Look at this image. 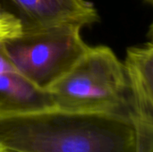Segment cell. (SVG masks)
Returning a JSON list of instances; mask_svg holds the SVG:
<instances>
[{
  "instance_id": "obj_1",
  "label": "cell",
  "mask_w": 153,
  "mask_h": 152,
  "mask_svg": "<svg viewBox=\"0 0 153 152\" xmlns=\"http://www.w3.org/2000/svg\"><path fill=\"white\" fill-rule=\"evenodd\" d=\"M0 147L20 152H136L128 116L52 108L0 116Z\"/></svg>"
},
{
  "instance_id": "obj_2",
  "label": "cell",
  "mask_w": 153,
  "mask_h": 152,
  "mask_svg": "<svg viewBox=\"0 0 153 152\" xmlns=\"http://www.w3.org/2000/svg\"><path fill=\"white\" fill-rule=\"evenodd\" d=\"M47 90L55 107L60 109L129 114L124 65L106 46L90 47L77 63Z\"/></svg>"
},
{
  "instance_id": "obj_3",
  "label": "cell",
  "mask_w": 153,
  "mask_h": 152,
  "mask_svg": "<svg viewBox=\"0 0 153 152\" xmlns=\"http://www.w3.org/2000/svg\"><path fill=\"white\" fill-rule=\"evenodd\" d=\"M73 22L56 23L22 31L3 41L13 65L36 86L48 90L63 77L90 47Z\"/></svg>"
},
{
  "instance_id": "obj_4",
  "label": "cell",
  "mask_w": 153,
  "mask_h": 152,
  "mask_svg": "<svg viewBox=\"0 0 153 152\" xmlns=\"http://www.w3.org/2000/svg\"><path fill=\"white\" fill-rule=\"evenodd\" d=\"M0 8L20 23L22 31L62 22L84 27L99 21L96 8L86 0H0Z\"/></svg>"
},
{
  "instance_id": "obj_5",
  "label": "cell",
  "mask_w": 153,
  "mask_h": 152,
  "mask_svg": "<svg viewBox=\"0 0 153 152\" xmlns=\"http://www.w3.org/2000/svg\"><path fill=\"white\" fill-rule=\"evenodd\" d=\"M56 108L47 90L27 80L6 56L0 42V116Z\"/></svg>"
},
{
  "instance_id": "obj_6",
  "label": "cell",
  "mask_w": 153,
  "mask_h": 152,
  "mask_svg": "<svg viewBox=\"0 0 153 152\" xmlns=\"http://www.w3.org/2000/svg\"><path fill=\"white\" fill-rule=\"evenodd\" d=\"M124 68L128 88L129 117L153 124V44L127 48Z\"/></svg>"
},
{
  "instance_id": "obj_7",
  "label": "cell",
  "mask_w": 153,
  "mask_h": 152,
  "mask_svg": "<svg viewBox=\"0 0 153 152\" xmlns=\"http://www.w3.org/2000/svg\"><path fill=\"white\" fill-rule=\"evenodd\" d=\"M133 123L136 131V152H153L152 123L143 121H133Z\"/></svg>"
},
{
  "instance_id": "obj_8",
  "label": "cell",
  "mask_w": 153,
  "mask_h": 152,
  "mask_svg": "<svg viewBox=\"0 0 153 152\" xmlns=\"http://www.w3.org/2000/svg\"><path fill=\"white\" fill-rule=\"evenodd\" d=\"M22 32L20 23L0 8V42Z\"/></svg>"
},
{
  "instance_id": "obj_9",
  "label": "cell",
  "mask_w": 153,
  "mask_h": 152,
  "mask_svg": "<svg viewBox=\"0 0 153 152\" xmlns=\"http://www.w3.org/2000/svg\"><path fill=\"white\" fill-rule=\"evenodd\" d=\"M0 152H20L14 150H11V149H7V148H4V147H0Z\"/></svg>"
},
{
  "instance_id": "obj_10",
  "label": "cell",
  "mask_w": 153,
  "mask_h": 152,
  "mask_svg": "<svg viewBox=\"0 0 153 152\" xmlns=\"http://www.w3.org/2000/svg\"><path fill=\"white\" fill-rule=\"evenodd\" d=\"M146 4H152L153 0H143Z\"/></svg>"
}]
</instances>
